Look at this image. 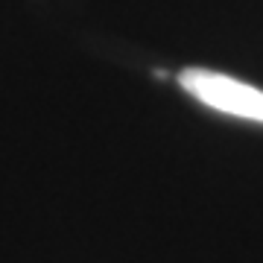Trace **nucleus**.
I'll return each instance as SVG.
<instances>
[{
  "label": "nucleus",
  "mask_w": 263,
  "mask_h": 263,
  "mask_svg": "<svg viewBox=\"0 0 263 263\" xmlns=\"http://www.w3.org/2000/svg\"><path fill=\"white\" fill-rule=\"evenodd\" d=\"M179 85L190 97H196L199 103L214 108V111L263 123V91L254 88V85H246L240 79H234V76L205 70V67L181 70Z\"/></svg>",
  "instance_id": "nucleus-1"
}]
</instances>
